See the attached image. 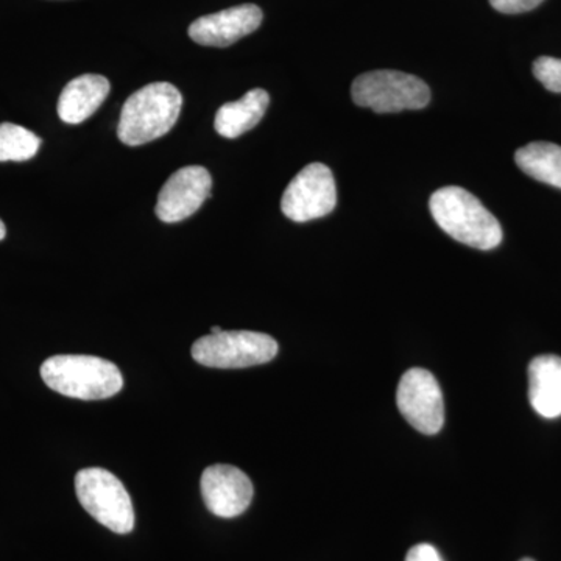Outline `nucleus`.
I'll list each match as a JSON object with an SVG mask.
<instances>
[{
    "instance_id": "1",
    "label": "nucleus",
    "mask_w": 561,
    "mask_h": 561,
    "mask_svg": "<svg viewBox=\"0 0 561 561\" xmlns=\"http://www.w3.org/2000/svg\"><path fill=\"white\" fill-rule=\"evenodd\" d=\"M432 217L446 234L476 250H493L501 245L500 220L481 201L459 186L442 187L430 201Z\"/></svg>"
},
{
    "instance_id": "2",
    "label": "nucleus",
    "mask_w": 561,
    "mask_h": 561,
    "mask_svg": "<svg viewBox=\"0 0 561 561\" xmlns=\"http://www.w3.org/2000/svg\"><path fill=\"white\" fill-rule=\"evenodd\" d=\"M183 95L171 83H150L131 94L122 108L117 136L138 147L161 138L179 121Z\"/></svg>"
},
{
    "instance_id": "3",
    "label": "nucleus",
    "mask_w": 561,
    "mask_h": 561,
    "mask_svg": "<svg viewBox=\"0 0 561 561\" xmlns=\"http://www.w3.org/2000/svg\"><path fill=\"white\" fill-rule=\"evenodd\" d=\"M41 378L57 393L84 401L106 400L124 387L113 362L79 354L50 357L41 367Z\"/></svg>"
},
{
    "instance_id": "4",
    "label": "nucleus",
    "mask_w": 561,
    "mask_h": 561,
    "mask_svg": "<svg viewBox=\"0 0 561 561\" xmlns=\"http://www.w3.org/2000/svg\"><path fill=\"white\" fill-rule=\"evenodd\" d=\"M351 95L356 105L375 113H400L430 105L431 90L423 80L400 70H373L353 81Z\"/></svg>"
},
{
    "instance_id": "5",
    "label": "nucleus",
    "mask_w": 561,
    "mask_h": 561,
    "mask_svg": "<svg viewBox=\"0 0 561 561\" xmlns=\"http://www.w3.org/2000/svg\"><path fill=\"white\" fill-rule=\"evenodd\" d=\"M76 491L81 507L95 522L114 534H130L135 527V508L124 483L102 468H87L76 476Z\"/></svg>"
},
{
    "instance_id": "6",
    "label": "nucleus",
    "mask_w": 561,
    "mask_h": 561,
    "mask_svg": "<svg viewBox=\"0 0 561 561\" xmlns=\"http://www.w3.org/2000/svg\"><path fill=\"white\" fill-rule=\"evenodd\" d=\"M276 354L275 339L253 331H221L192 345L194 360L210 368L254 367L275 359Z\"/></svg>"
},
{
    "instance_id": "7",
    "label": "nucleus",
    "mask_w": 561,
    "mask_h": 561,
    "mask_svg": "<svg viewBox=\"0 0 561 561\" xmlns=\"http://www.w3.org/2000/svg\"><path fill=\"white\" fill-rule=\"evenodd\" d=\"M335 205H337V186H335L334 175L331 169L321 162L306 165L290 181L280 201L284 216L297 224L321 219L331 214Z\"/></svg>"
},
{
    "instance_id": "8",
    "label": "nucleus",
    "mask_w": 561,
    "mask_h": 561,
    "mask_svg": "<svg viewBox=\"0 0 561 561\" xmlns=\"http://www.w3.org/2000/svg\"><path fill=\"white\" fill-rule=\"evenodd\" d=\"M397 404L408 423L424 435H435L445 423V402L437 379L424 368H412L398 383Z\"/></svg>"
},
{
    "instance_id": "9",
    "label": "nucleus",
    "mask_w": 561,
    "mask_h": 561,
    "mask_svg": "<svg viewBox=\"0 0 561 561\" xmlns=\"http://www.w3.org/2000/svg\"><path fill=\"white\" fill-rule=\"evenodd\" d=\"M213 179L202 165H187L172 173L158 195V219L164 224H179L201 209L209 197Z\"/></svg>"
},
{
    "instance_id": "10",
    "label": "nucleus",
    "mask_w": 561,
    "mask_h": 561,
    "mask_svg": "<svg viewBox=\"0 0 561 561\" xmlns=\"http://www.w3.org/2000/svg\"><path fill=\"white\" fill-rule=\"evenodd\" d=\"M202 496L213 515L236 518L250 507L253 483L239 468L213 465L203 472Z\"/></svg>"
},
{
    "instance_id": "11",
    "label": "nucleus",
    "mask_w": 561,
    "mask_h": 561,
    "mask_svg": "<svg viewBox=\"0 0 561 561\" xmlns=\"http://www.w3.org/2000/svg\"><path fill=\"white\" fill-rule=\"evenodd\" d=\"M262 18V10L253 3L232 7L192 22L190 36L201 46L228 47L257 31Z\"/></svg>"
},
{
    "instance_id": "12",
    "label": "nucleus",
    "mask_w": 561,
    "mask_h": 561,
    "mask_svg": "<svg viewBox=\"0 0 561 561\" xmlns=\"http://www.w3.org/2000/svg\"><path fill=\"white\" fill-rule=\"evenodd\" d=\"M111 91L108 79L98 73H84L66 84L58 101V116L70 125L91 117L105 102Z\"/></svg>"
},
{
    "instance_id": "13",
    "label": "nucleus",
    "mask_w": 561,
    "mask_h": 561,
    "mask_svg": "<svg viewBox=\"0 0 561 561\" xmlns=\"http://www.w3.org/2000/svg\"><path fill=\"white\" fill-rule=\"evenodd\" d=\"M529 400L538 415L561 416V357L545 354L530 362Z\"/></svg>"
},
{
    "instance_id": "14",
    "label": "nucleus",
    "mask_w": 561,
    "mask_h": 561,
    "mask_svg": "<svg viewBox=\"0 0 561 561\" xmlns=\"http://www.w3.org/2000/svg\"><path fill=\"white\" fill-rule=\"evenodd\" d=\"M271 103V95L267 91L256 88L239 99L238 102L225 103L217 111L214 127L220 136L228 139H236L243 133L260 124L265 111Z\"/></svg>"
},
{
    "instance_id": "15",
    "label": "nucleus",
    "mask_w": 561,
    "mask_h": 561,
    "mask_svg": "<svg viewBox=\"0 0 561 561\" xmlns=\"http://www.w3.org/2000/svg\"><path fill=\"white\" fill-rule=\"evenodd\" d=\"M518 168L531 179L561 190V147L552 142H531L515 153Z\"/></svg>"
},
{
    "instance_id": "16",
    "label": "nucleus",
    "mask_w": 561,
    "mask_h": 561,
    "mask_svg": "<svg viewBox=\"0 0 561 561\" xmlns=\"http://www.w3.org/2000/svg\"><path fill=\"white\" fill-rule=\"evenodd\" d=\"M41 139L21 125L0 124V162L28 161L38 153Z\"/></svg>"
},
{
    "instance_id": "17",
    "label": "nucleus",
    "mask_w": 561,
    "mask_h": 561,
    "mask_svg": "<svg viewBox=\"0 0 561 561\" xmlns=\"http://www.w3.org/2000/svg\"><path fill=\"white\" fill-rule=\"evenodd\" d=\"M534 76L546 90L561 92V60L559 58H537L534 62Z\"/></svg>"
},
{
    "instance_id": "18",
    "label": "nucleus",
    "mask_w": 561,
    "mask_h": 561,
    "mask_svg": "<svg viewBox=\"0 0 561 561\" xmlns=\"http://www.w3.org/2000/svg\"><path fill=\"white\" fill-rule=\"evenodd\" d=\"M542 2L545 0H490L491 7L504 14L526 13L537 9Z\"/></svg>"
},
{
    "instance_id": "19",
    "label": "nucleus",
    "mask_w": 561,
    "mask_h": 561,
    "mask_svg": "<svg viewBox=\"0 0 561 561\" xmlns=\"http://www.w3.org/2000/svg\"><path fill=\"white\" fill-rule=\"evenodd\" d=\"M405 561H443V559L434 546L423 542V545L413 546L408 552Z\"/></svg>"
},
{
    "instance_id": "20",
    "label": "nucleus",
    "mask_w": 561,
    "mask_h": 561,
    "mask_svg": "<svg viewBox=\"0 0 561 561\" xmlns=\"http://www.w3.org/2000/svg\"><path fill=\"white\" fill-rule=\"evenodd\" d=\"M5 234H7L5 225H3V221L0 220V241H3V238H5Z\"/></svg>"
},
{
    "instance_id": "21",
    "label": "nucleus",
    "mask_w": 561,
    "mask_h": 561,
    "mask_svg": "<svg viewBox=\"0 0 561 561\" xmlns=\"http://www.w3.org/2000/svg\"><path fill=\"white\" fill-rule=\"evenodd\" d=\"M224 330H221L220 327H213L210 328V334H219V332H221Z\"/></svg>"
},
{
    "instance_id": "22",
    "label": "nucleus",
    "mask_w": 561,
    "mask_h": 561,
    "mask_svg": "<svg viewBox=\"0 0 561 561\" xmlns=\"http://www.w3.org/2000/svg\"><path fill=\"white\" fill-rule=\"evenodd\" d=\"M519 561H534L531 559H523V560H519Z\"/></svg>"
}]
</instances>
